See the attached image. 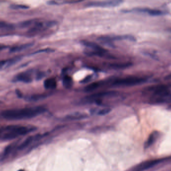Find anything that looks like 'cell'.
I'll return each mask as SVG.
<instances>
[{
	"instance_id": "obj_1",
	"label": "cell",
	"mask_w": 171,
	"mask_h": 171,
	"mask_svg": "<svg viewBox=\"0 0 171 171\" xmlns=\"http://www.w3.org/2000/svg\"><path fill=\"white\" fill-rule=\"evenodd\" d=\"M45 111V108L42 107L12 109L4 111L1 113V116L7 120H25L37 117L44 113Z\"/></svg>"
},
{
	"instance_id": "obj_2",
	"label": "cell",
	"mask_w": 171,
	"mask_h": 171,
	"mask_svg": "<svg viewBox=\"0 0 171 171\" xmlns=\"http://www.w3.org/2000/svg\"><path fill=\"white\" fill-rule=\"evenodd\" d=\"M145 94L149 98L151 104L171 103V92L164 85H153L144 90Z\"/></svg>"
},
{
	"instance_id": "obj_3",
	"label": "cell",
	"mask_w": 171,
	"mask_h": 171,
	"mask_svg": "<svg viewBox=\"0 0 171 171\" xmlns=\"http://www.w3.org/2000/svg\"><path fill=\"white\" fill-rule=\"evenodd\" d=\"M32 129L19 125H10L0 128V139L11 140L29 133Z\"/></svg>"
},
{
	"instance_id": "obj_4",
	"label": "cell",
	"mask_w": 171,
	"mask_h": 171,
	"mask_svg": "<svg viewBox=\"0 0 171 171\" xmlns=\"http://www.w3.org/2000/svg\"><path fill=\"white\" fill-rule=\"evenodd\" d=\"M146 80L141 77H130L118 79L113 82L114 86H133L145 82Z\"/></svg>"
},
{
	"instance_id": "obj_5",
	"label": "cell",
	"mask_w": 171,
	"mask_h": 171,
	"mask_svg": "<svg viewBox=\"0 0 171 171\" xmlns=\"http://www.w3.org/2000/svg\"><path fill=\"white\" fill-rule=\"evenodd\" d=\"M123 2V0H107L88 3L87 6L98 7H114L118 6Z\"/></svg>"
},
{
	"instance_id": "obj_6",
	"label": "cell",
	"mask_w": 171,
	"mask_h": 171,
	"mask_svg": "<svg viewBox=\"0 0 171 171\" xmlns=\"http://www.w3.org/2000/svg\"><path fill=\"white\" fill-rule=\"evenodd\" d=\"M162 162L161 159H154L144 162L137 165L132 171H144L158 165Z\"/></svg>"
},
{
	"instance_id": "obj_7",
	"label": "cell",
	"mask_w": 171,
	"mask_h": 171,
	"mask_svg": "<svg viewBox=\"0 0 171 171\" xmlns=\"http://www.w3.org/2000/svg\"><path fill=\"white\" fill-rule=\"evenodd\" d=\"M133 11L140 12V13H147L151 16H160L164 14L163 12L156 9H151L148 8H138L133 10Z\"/></svg>"
},
{
	"instance_id": "obj_8",
	"label": "cell",
	"mask_w": 171,
	"mask_h": 171,
	"mask_svg": "<svg viewBox=\"0 0 171 171\" xmlns=\"http://www.w3.org/2000/svg\"><path fill=\"white\" fill-rule=\"evenodd\" d=\"M159 136V133L158 132L154 131L152 132L150 135L147 140L145 143V148L148 149L151 146L153 145L158 139Z\"/></svg>"
},
{
	"instance_id": "obj_9",
	"label": "cell",
	"mask_w": 171,
	"mask_h": 171,
	"mask_svg": "<svg viewBox=\"0 0 171 171\" xmlns=\"http://www.w3.org/2000/svg\"><path fill=\"white\" fill-rule=\"evenodd\" d=\"M15 81L28 83L32 82V79L28 72H23L16 76Z\"/></svg>"
},
{
	"instance_id": "obj_10",
	"label": "cell",
	"mask_w": 171,
	"mask_h": 171,
	"mask_svg": "<svg viewBox=\"0 0 171 171\" xmlns=\"http://www.w3.org/2000/svg\"><path fill=\"white\" fill-rule=\"evenodd\" d=\"M44 86L46 89L54 90L57 87V82L55 79L48 78L45 80Z\"/></svg>"
},
{
	"instance_id": "obj_11",
	"label": "cell",
	"mask_w": 171,
	"mask_h": 171,
	"mask_svg": "<svg viewBox=\"0 0 171 171\" xmlns=\"http://www.w3.org/2000/svg\"><path fill=\"white\" fill-rule=\"evenodd\" d=\"M114 92H104L101 93H97L96 94L92 95L91 96H89L88 97L89 99H99L100 98L104 97L106 96H109L113 94Z\"/></svg>"
},
{
	"instance_id": "obj_12",
	"label": "cell",
	"mask_w": 171,
	"mask_h": 171,
	"mask_svg": "<svg viewBox=\"0 0 171 171\" xmlns=\"http://www.w3.org/2000/svg\"><path fill=\"white\" fill-rule=\"evenodd\" d=\"M63 84L65 88L70 89L73 85V79L69 76H65L63 79Z\"/></svg>"
},
{
	"instance_id": "obj_13",
	"label": "cell",
	"mask_w": 171,
	"mask_h": 171,
	"mask_svg": "<svg viewBox=\"0 0 171 171\" xmlns=\"http://www.w3.org/2000/svg\"><path fill=\"white\" fill-rule=\"evenodd\" d=\"M36 138V137L31 136V137H29L27 138V139L18 147V150H23V149H25V148H26L27 146H28L33 142V141L34 139H35Z\"/></svg>"
},
{
	"instance_id": "obj_14",
	"label": "cell",
	"mask_w": 171,
	"mask_h": 171,
	"mask_svg": "<svg viewBox=\"0 0 171 171\" xmlns=\"http://www.w3.org/2000/svg\"><path fill=\"white\" fill-rule=\"evenodd\" d=\"M101 85H102L101 82H97L92 83L85 88V91L87 92L93 91L98 88H99L101 86Z\"/></svg>"
},
{
	"instance_id": "obj_15",
	"label": "cell",
	"mask_w": 171,
	"mask_h": 171,
	"mask_svg": "<svg viewBox=\"0 0 171 171\" xmlns=\"http://www.w3.org/2000/svg\"><path fill=\"white\" fill-rule=\"evenodd\" d=\"M18 58H14L11 59L6 60H2L0 61V69H2L7 66H10L14 63L18 61Z\"/></svg>"
},
{
	"instance_id": "obj_16",
	"label": "cell",
	"mask_w": 171,
	"mask_h": 171,
	"mask_svg": "<svg viewBox=\"0 0 171 171\" xmlns=\"http://www.w3.org/2000/svg\"><path fill=\"white\" fill-rule=\"evenodd\" d=\"M86 115L81 113H74L66 117V120H75L85 118Z\"/></svg>"
},
{
	"instance_id": "obj_17",
	"label": "cell",
	"mask_w": 171,
	"mask_h": 171,
	"mask_svg": "<svg viewBox=\"0 0 171 171\" xmlns=\"http://www.w3.org/2000/svg\"><path fill=\"white\" fill-rule=\"evenodd\" d=\"M111 67L114 69H124L131 66L130 63H122V64H112L110 65Z\"/></svg>"
},
{
	"instance_id": "obj_18",
	"label": "cell",
	"mask_w": 171,
	"mask_h": 171,
	"mask_svg": "<svg viewBox=\"0 0 171 171\" xmlns=\"http://www.w3.org/2000/svg\"><path fill=\"white\" fill-rule=\"evenodd\" d=\"M31 45H32V44H25V45H21V46H20L15 47H13L11 51V52H13L19 51H21V50L27 48L28 47L31 46Z\"/></svg>"
},
{
	"instance_id": "obj_19",
	"label": "cell",
	"mask_w": 171,
	"mask_h": 171,
	"mask_svg": "<svg viewBox=\"0 0 171 171\" xmlns=\"http://www.w3.org/2000/svg\"><path fill=\"white\" fill-rule=\"evenodd\" d=\"M37 21L35 20H29L25 21L21 24V26L23 28L29 27L32 25H34Z\"/></svg>"
},
{
	"instance_id": "obj_20",
	"label": "cell",
	"mask_w": 171,
	"mask_h": 171,
	"mask_svg": "<svg viewBox=\"0 0 171 171\" xmlns=\"http://www.w3.org/2000/svg\"><path fill=\"white\" fill-rule=\"evenodd\" d=\"M45 97H46V96L44 95H36L31 96L30 98V99L31 101H38V100L44 99Z\"/></svg>"
},
{
	"instance_id": "obj_21",
	"label": "cell",
	"mask_w": 171,
	"mask_h": 171,
	"mask_svg": "<svg viewBox=\"0 0 171 171\" xmlns=\"http://www.w3.org/2000/svg\"><path fill=\"white\" fill-rule=\"evenodd\" d=\"M11 7L12 9H26L29 8V7L27 6L22 5H12Z\"/></svg>"
},
{
	"instance_id": "obj_22",
	"label": "cell",
	"mask_w": 171,
	"mask_h": 171,
	"mask_svg": "<svg viewBox=\"0 0 171 171\" xmlns=\"http://www.w3.org/2000/svg\"><path fill=\"white\" fill-rule=\"evenodd\" d=\"M111 109H103L99 111V112L97 113V114L99 115H105L109 113L110 112Z\"/></svg>"
},
{
	"instance_id": "obj_23",
	"label": "cell",
	"mask_w": 171,
	"mask_h": 171,
	"mask_svg": "<svg viewBox=\"0 0 171 171\" xmlns=\"http://www.w3.org/2000/svg\"><path fill=\"white\" fill-rule=\"evenodd\" d=\"M11 27V26L7 24L6 23L0 21V29H5V28H9Z\"/></svg>"
},
{
	"instance_id": "obj_24",
	"label": "cell",
	"mask_w": 171,
	"mask_h": 171,
	"mask_svg": "<svg viewBox=\"0 0 171 171\" xmlns=\"http://www.w3.org/2000/svg\"><path fill=\"white\" fill-rule=\"evenodd\" d=\"M165 79H167V80H171V74H170L169 75L167 76L166 78H165Z\"/></svg>"
},
{
	"instance_id": "obj_25",
	"label": "cell",
	"mask_w": 171,
	"mask_h": 171,
	"mask_svg": "<svg viewBox=\"0 0 171 171\" xmlns=\"http://www.w3.org/2000/svg\"><path fill=\"white\" fill-rule=\"evenodd\" d=\"M7 47L5 46H0V51L5 49V48H6Z\"/></svg>"
},
{
	"instance_id": "obj_26",
	"label": "cell",
	"mask_w": 171,
	"mask_h": 171,
	"mask_svg": "<svg viewBox=\"0 0 171 171\" xmlns=\"http://www.w3.org/2000/svg\"><path fill=\"white\" fill-rule=\"evenodd\" d=\"M18 171H24V170H20Z\"/></svg>"
}]
</instances>
